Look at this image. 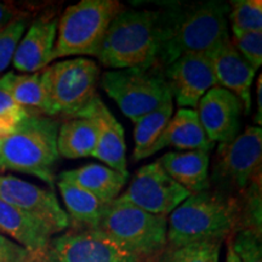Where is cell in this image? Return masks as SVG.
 <instances>
[{
  "label": "cell",
  "mask_w": 262,
  "mask_h": 262,
  "mask_svg": "<svg viewBox=\"0 0 262 262\" xmlns=\"http://www.w3.org/2000/svg\"><path fill=\"white\" fill-rule=\"evenodd\" d=\"M0 262H32V256L15 241L0 234Z\"/></svg>",
  "instance_id": "cell-33"
},
{
  "label": "cell",
  "mask_w": 262,
  "mask_h": 262,
  "mask_svg": "<svg viewBox=\"0 0 262 262\" xmlns=\"http://www.w3.org/2000/svg\"><path fill=\"white\" fill-rule=\"evenodd\" d=\"M10 75L11 72L0 78V125L12 131L28 113L16 103L10 93Z\"/></svg>",
  "instance_id": "cell-30"
},
{
  "label": "cell",
  "mask_w": 262,
  "mask_h": 262,
  "mask_svg": "<svg viewBox=\"0 0 262 262\" xmlns=\"http://www.w3.org/2000/svg\"><path fill=\"white\" fill-rule=\"evenodd\" d=\"M241 262H262L261 237L249 229H241L232 242Z\"/></svg>",
  "instance_id": "cell-32"
},
{
  "label": "cell",
  "mask_w": 262,
  "mask_h": 262,
  "mask_svg": "<svg viewBox=\"0 0 262 262\" xmlns=\"http://www.w3.org/2000/svg\"><path fill=\"white\" fill-rule=\"evenodd\" d=\"M97 229L141 261L158 256L168 244V216L149 214L119 199L107 205Z\"/></svg>",
  "instance_id": "cell-5"
},
{
  "label": "cell",
  "mask_w": 262,
  "mask_h": 262,
  "mask_svg": "<svg viewBox=\"0 0 262 262\" xmlns=\"http://www.w3.org/2000/svg\"><path fill=\"white\" fill-rule=\"evenodd\" d=\"M57 25V17H40L29 26L12 58L16 70L24 74L37 73L51 63Z\"/></svg>",
  "instance_id": "cell-15"
},
{
  "label": "cell",
  "mask_w": 262,
  "mask_h": 262,
  "mask_svg": "<svg viewBox=\"0 0 262 262\" xmlns=\"http://www.w3.org/2000/svg\"><path fill=\"white\" fill-rule=\"evenodd\" d=\"M163 71L179 108L195 110L201 98L217 85L209 55H183Z\"/></svg>",
  "instance_id": "cell-13"
},
{
  "label": "cell",
  "mask_w": 262,
  "mask_h": 262,
  "mask_svg": "<svg viewBox=\"0 0 262 262\" xmlns=\"http://www.w3.org/2000/svg\"><path fill=\"white\" fill-rule=\"evenodd\" d=\"M210 58L219 86L234 94L243 103L244 113H250L251 84L257 71L239 54L231 38L216 49Z\"/></svg>",
  "instance_id": "cell-16"
},
{
  "label": "cell",
  "mask_w": 262,
  "mask_h": 262,
  "mask_svg": "<svg viewBox=\"0 0 262 262\" xmlns=\"http://www.w3.org/2000/svg\"><path fill=\"white\" fill-rule=\"evenodd\" d=\"M6 137V135L4 133H3L2 130H0V148H2V142H3V140H4Z\"/></svg>",
  "instance_id": "cell-37"
},
{
  "label": "cell",
  "mask_w": 262,
  "mask_h": 262,
  "mask_svg": "<svg viewBox=\"0 0 262 262\" xmlns=\"http://www.w3.org/2000/svg\"><path fill=\"white\" fill-rule=\"evenodd\" d=\"M165 147L185 150H210L215 143L206 136L198 114L192 108H179L169 120L158 141L149 150V157Z\"/></svg>",
  "instance_id": "cell-19"
},
{
  "label": "cell",
  "mask_w": 262,
  "mask_h": 262,
  "mask_svg": "<svg viewBox=\"0 0 262 262\" xmlns=\"http://www.w3.org/2000/svg\"><path fill=\"white\" fill-rule=\"evenodd\" d=\"M129 179L127 171H118L103 164L95 163L63 171L57 176V180L73 183L106 204L116 201Z\"/></svg>",
  "instance_id": "cell-20"
},
{
  "label": "cell",
  "mask_w": 262,
  "mask_h": 262,
  "mask_svg": "<svg viewBox=\"0 0 262 262\" xmlns=\"http://www.w3.org/2000/svg\"><path fill=\"white\" fill-rule=\"evenodd\" d=\"M256 102H257V110L256 116L254 118V122L261 126L262 124V75L260 74L257 77V85H256Z\"/></svg>",
  "instance_id": "cell-35"
},
{
  "label": "cell",
  "mask_w": 262,
  "mask_h": 262,
  "mask_svg": "<svg viewBox=\"0 0 262 262\" xmlns=\"http://www.w3.org/2000/svg\"><path fill=\"white\" fill-rule=\"evenodd\" d=\"M58 127L60 123L54 118L28 114L3 140L0 171L11 170L27 173L54 187L55 168L60 159Z\"/></svg>",
  "instance_id": "cell-3"
},
{
  "label": "cell",
  "mask_w": 262,
  "mask_h": 262,
  "mask_svg": "<svg viewBox=\"0 0 262 262\" xmlns=\"http://www.w3.org/2000/svg\"><path fill=\"white\" fill-rule=\"evenodd\" d=\"M159 29V11L124 9L110 25L95 57L111 70L157 64Z\"/></svg>",
  "instance_id": "cell-4"
},
{
  "label": "cell",
  "mask_w": 262,
  "mask_h": 262,
  "mask_svg": "<svg viewBox=\"0 0 262 262\" xmlns=\"http://www.w3.org/2000/svg\"><path fill=\"white\" fill-rule=\"evenodd\" d=\"M229 4L221 0L169 3L159 10V41L156 63L166 68L187 54L210 55L228 40Z\"/></svg>",
  "instance_id": "cell-1"
},
{
  "label": "cell",
  "mask_w": 262,
  "mask_h": 262,
  "mask_svg": "<svg viewBox=\"0 0 262 262\" xmlns=\"http://www.w3.org/2000/svg\"><path fill=\"white\" fill-rule=\"evenodd\" d=\"M261 163L262 129L248 126L231 142L219 145L209 176L210 186L215 191L238 198L261 175Z\"/></svg>",
  "instance_id": "cell-9"
},
{
  "label": "cell",
  "mask_w": 262,
  "mask_h": 262,
  "mask_svg": "<svg viewBox=\"0 0 262 262\" xmlns=\"http://www.w3.org/2000/svg\"><path fill=\"white\" fill-rule=\"evenodd\" d=\"M124 10L118 0H81L58 18L52 61L67 56H96L108 27Z\"/></svg>",
  "instance_id": "cell-6"
},
{
  "label": "cell",
  "mask_w": 262,
  "mask_h": 262,
  "mask_svg": "<svg viewBox=\"0 0 262 262\" xmlns=\"http://www.w3.org/2000/svg\"><path fill=\"white\" fill-rule=\"evenodd\" d=\"M51 116L78 118L100 96L97 86L101 71L96 62L75 57L48 66L42 70Z\"/></svg>",
  "instance_id": "cell-8"
},
{
  "label": "cell",
  "mask_w": 262,
  "mask_h": 262,
  "mask_svg": "<svg viewBox=\"0 0 262 262\" xmlns=\"http://www.w3.org/2000/svg\"><path fill=\"white\" fill-rule=\"evenodd\" d=\"M100 84L134 123L164 104L172 102L168 81L158 64L107 71L101 75Z\"/></svg>",
  "instance_id": "cell-7"
},
{
  "label": "cell",
  "mask_w": 262,
  "mask_h": 262,
  "mask_svg": "<svg viewBox=\"0 0 262 262\" xmlns=\"http://www.w3.org/2000/svg\"><path fill=\"white\" fill-rule=\"evenodd\" d=\"M166 173L189 193H196L210 188L208 150H186L169 152L158 159Z\"/></svg>",
  "instance_id": "cell-21"
},
{
  "label": "cell",
  "mask_w": 262,
  "mask_h": 262,
  "mask_svg": "<svg viewBox=\"0 0 262 262\" xmlns=\"http://www.w3.org/2000/svg\"><path fill=\"white\" fill-rule=\"evenodd\" d=\"M0 231L15 239L37 262L55 233L47 224L29 212L0 201Z\"/></svg>",
  "instance_id": "cell-17"
},
{
  "label": "cell",
  "mask_w": 262,
  "mask_h": 262,
  "mask_svg": "<svg viewBox=\"0 0 262 262\" xmlns=\"http://www.w3.org/2000/svg\"><path fill=\"white\" fill-rule=\"evenodd\" d=\"M97 133L98 125L93 116L70 118L58 127V156L66 159L91 157L96 147Z\"/></svg>",
  "instance_id": "cell-22"
},
{
  "label": "cell",
  "mask_w": 262,
  "mask_h": 262,
  "mask_svg": "<svg viewBox=\"0 0 262 262\" xmlns=\"http://www.w3.org/2000/svg\"><path fill=\"white\" fill-rule=\"evenodd\" d=\"M172 102L164 104L158 110L153 111L135 122L134 129V147L133 159L135 162L146 159L149 157V150L158 141L165 126L172 117Z\"/></svg>",
  "instance_id": "cell-25"
},
{
  "label": "cell",
  "mask_w": 262,
  "mask_h": 262,
  "mask_svg": "<svg viewBox=\"0 0 262 262\" xmlns=\"http://www.w3.org/2000/svg\"><path fill=\"white\" fill-rule=\"evenodd\" d=\"M195 111L203 130L214 143H228L241 134L244 106L231 91L216 85L201 98Z\"/></svg>",
  "instance_id": "cell-14"
},
{
  "label": "cell",
  "mask_w": 262,
  "mask_h": 262,
  "mask_svg": "<svg viewBox=\"0 0 262 262\" xmlns=\"http://www.w3.org/2000/svg\"><path fill=\"white\" fill-rule=\"evenodd\" d=\"M241 201V222L244 225L243 229L253 231L261 237L262 232V206H261V175L253 180L245 192L242 194Z\"/></svg>",
  "instance_id": "cell-28"
},
{
  "label": "cell",
  "mask_w": 262,
  "mask_h": 262,
  "mask_svg": "<svg viewBox=\"0 0 262 262\" xmlns=\"http://www.w3.org/2000/svg\"><path fill=\"white\" fill-rule=\"evenodd\" d=\"M0 201L32 214L55 234L71 226L70 217L52 189H45L11 175H0Z\"/></svg>",
  "instance_id": "cell-12"
},
{
  "label": "cell",
  "mask_w": 262,
  "mask_h": 262,
  "mask_svg": "<svg viewBox=\"0 0 262 262\" xmlns=\"http://www.w3.org/2000/svg\"><path fill=\"white\" fill-rule=\"evenodd\" d=\"M241 222L237 196L205 189L191 193L168 217V243L171 248L224 241Z\"/></svg>",
  "instance_id": "cell-2"
},
{
  "label": "cell",
  "mask_w": 262,
  "mask_h": 262,
  "mask_svg": "<svg viewBox=\"0 0 262 262\" xmlns=\"http://www.w3.org/2000/svg\"><path fill=\"white\" fill-rule=\"evenodd\" d=\"M222 241L202 242L180 248L164 249L157 262H219Z\"/></svg>",
  "instance_id": "cell-27"
},
{
  "label": "cell",
  "mask_w": 262,
  "mask_h": 262,
  "mask_svg": "<svg viewBox=\"0 0 262 262\" xmlns=\"http://www.w3.org/2000/svg\"><path fill=\"white\" fill-rule=\"evenodd\" d=\"M57 187L67 209L66 212L74 228L97 229L108 204L98 201L85 189L63 180H57Z\"/></svg>",
  "instance_id": "cell-23"
},
{
  "label": "cell",
  "mask_w": 262,
  "mask_h": 262,
  "mask_svg": "<svg viewBox=\"0 0 262 262\" xmlns=\"http://www.w3.org/2000/svg\"><path fill=\"white\" fill-rule=\"evenodd\" d=\"M228 21L233 37L251 32H262L261 0H232Z\"/></svg>",
  "instance_id": "cell-26"
},
{
  "label": "cell",
  "mask_w": 262,
  "mask_h": 262,
  "mask_svg": "<svg viewBox=\"0 0 262 262\" xmlns=\"http://www.w3.org/2000/svg\"><path fill=\"white\" fill-rule=\"evenodd\" d=\"M21 16L15 6L0 3V31Z\"/></svg>",
  "instance_id": "cell-34"
},
{
  "label": "cell",
  "mask_w": 262,
  "mask_h": 262,
  "mask_svg": "<svg viewBox=\"0 0 262 262\" xmlns=\"http://www.w3.org/2000/svg\"><path fill=\"white\" fill-rule=\"evenodd\" d=\"M10 93L19 107L32 116L51 117L42 71L31 74L10 75Z\"/></svg>",
  "instance_id": "cell-24"
},
{
  "label": "cell",
  "mask_w": 262,
  "mask_h": 262,
  "mask_svg": "<svg viewBox=\"0 0 262 262\" xmlns=\"http://www.w3.org/2000/svg\"><path fill=\"white\" fill-rule=\"evenodd\" d=\"M189 194L187 189L170 178L157 160L137 170L129 187L117 199L149 214L169 216Z\"/></svg>",
  "instance_id": "cell-11"
},
{
  "label": "cell",
  "mask_w": 262,
  "mask_h": 262,
  "mask_svg": "<svg viewBox=\"0 0 262 262\" xmlns=\"http://www.w3.org/2000/svg\"><path fill=\"white\" fill-rule=\"evenodd\" d=\"M37 262H142L98 229H72L52 237Z\"/></svg>",
  "instance_id": "cell-10"
},
{
  "label": "cell",
  "mask_w": 262,
  "mask_h": 262,
  "mask_svg": "<svg viewBox=\"0 0 262 262\" xmlns=\"http://www.w3.org/2000/svg\"><path fill=\"white\" fill-rule=\"evenodd\" d=\"M225 262H241V258L237 254H235L233 247H232V242H228L227 247V254H226V261Z\"/></svg>",
  "instance_id": "cell-36"
},
{
  "label": "cell",
  "mask_w": 262,
  "mask_h": 262,
  "mask_svg": "<svg viewBox=\"0 0 262 262\" xmlns=\"http://www.w3.org/2000/svg\"><path fill=\"white\" fill-rule=\"evenodd\" d=\"M27 18L21 16L0 31V73L11 63L18 42L27 29Z\"/></svg>",
  "instance_id": "cell-29"
},
{
  "label": "cell",
  "mask_w": 262,
  "mask_h": 262,
  "mask_svg": "<svg viewBox=\"0 0 262 262\" xmlns=\"http://www.w3.org/2000/svg\"><path fill=\"white\" fill-rule=\"evenodd\" d=\"M232 44L239 54L257 71L262 64V32L244 33L231 38Z\"/></svg>",
  "instance_id": "cell-31"
},
{
  "label": "cell",
  "mask_w": 262,
  "mask_h": 262,
  "mask_svg": "<svg viewBox=\"0 0 262 262\" xmlns=\"http://www.w3.org/2000/svg\"><path fill=\"white\" fill-rule=\"evenodd\" d=\"M86 116H93L98 125L96 147L91 157L101 160L110 168L126 172V143L123 126L100 97L80 117Z\"/></svg>",
  "instance_id": "cell-18"
}]
</instances>
